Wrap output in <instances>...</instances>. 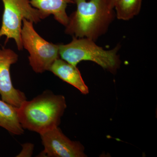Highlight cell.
Returning a JSON list of instances; mask_svg holds the SVG:
<instances>
[{
	"label": "cell",
	"mask_w": 157,
	"mask_h": 157,
	"mask_svg": "<svg viewBox=\"0 0 157 157\" xmlns=\"http://www.w3.org/2000/svg\"><path fill=\"white\" fill-rule=\"evenodd\" d=\"M44 147L39 157H83L86 155L80 143L66 137L58 127L40 134Z\"/></svg>",
	"instance_id": "obj_6"
},
{
	"label": "cell",
	"mask_w": 157,
	"mask_h": 157,
	"mask_svg": "<svg viewBox=\"0 0 157 157\" xmlns=\"http://www.w3.org/2000/svg\"><path fill=\"white\" fill-rule=\"evenodd\" d=\"M76 9L69 16L65 33L76 38L96 41L107 33L116 18L106 0H76Z\"/></svg>",
	"instance_id": "obj_1"
},
{
	"label": "cell",
	"mask_w": 157,
	"mask_h": 157,
	"mask_svg": "<svg viewBox=\"0 0 157 157\" xmlns=\"http://www.w3.org/2000/svg\"><path fill=\"white\" fill-rule=\"evenodd\" d=\"M0 127L13 135L24 133L18 118L17 108L0 100Z\"/></svg>",
	"instance_id": "obj_10"
},
{
	"label": "cell",
	"mask_w": 157,
	"mask_h": 157,
	"mask_svg": "<svg viewBox=\"0 0 157 157\" xmlns=\"http://www.w3.org/2000/svg\"><path fill=\"white\" fill-rule=\"evenodd\" d=\"M4 6L0 38L6 36V43L14 39L18 50L23 49L21 38L22 20L25 18L36 24L42 20L37 9L30 0H2Z\"/></svg>",
	"instance_id": "obj_5"
},
{
	"label": "cell",
	"mask_w": 157,
	"mask_h": 157,
	"mask_svg": "<svg viewBox=\"0 0 157 157\" xmlns=\"http://www.w3.org/2000/svg\"><path fill=\"white\" fill-rule=\"evenodd\" d=\"M76 0H30L31 5L37 9L42 19L51 15L62 25L66 26L69 20L67 8L69 4H75Z\"/></svg>",
	"instance_id": "obj_8"
},
{
	"label": "cell",
	"mask_w": 157,
	"mask_h": 157,
	"mask_svg": "<svg viewBox=\"0 0 157 157\" xmlns=\"http://www.w3.org/2000/svg\"><path fill=\"white\" fill-rule=\"evenodd\" d=\"M66 107L63 96L46 90L31 101H24L17 113L23 128L40 135L58 127Z\"/></svg>",
	"instance_id": "obj_2"
},
{
	"label": "cell",
	"mask_w": 157,
	"mask_h": 157,
	"mask_svg": "<svg viewBox=\"0 0 157 157\" xmlns=\"http://www.w3.org/2000/svg\"><path fill=\"white\" fill-rule=\"evenodd\" d=\"M142 0H117L114 6L116 18L129 21L140 13Z\"/></svg>",
	"instance_id": "obj_11"
},
{
	"label": "cell",
	"mask_w": 157,
	"mask_h": 157,
	"mask_svg": "<svg viewBox=\"0 0 157 157\" xmlns=\"http://www.w3.org/2000/svg\"><path fill=\"white\" fill-rule=\"evenodd\" d=\"M33 23L23 19L21 38L23 48L28 52L29 63L36 73L49 71L51 66L59 58V44L48 42L34 29Z\"/></svg>",
	"instance_id": "obj_4"
},
{
	"label": "cell",
	"mask_w": 157,
	"mask_h": 157,
	"mask_svg": "<svg viewBox=\"0 0 157 157\" xmlns=\"http://www.w3.org/2000/svg\"><path fill=\"white\" fill-rule=\"evenodd\" d=\"M18 59L14 51L0 44V95L2 101L17 108L27 100L25 94L15 88L11 80L10 67Z\"/></svg>",
	"instance_id": "obj_7"
},
{
	"label": "cell",
	"mask_w": 157,
	"mask_h": 157,
	"mask_svg": "<svg viewBox=\"0 0 157 157\" xmlns=\"http://www.w3.org/2000/svg\"><path fill=\"white\" fill-rule=\"evenodd\" d=\"M49 71L63 81L76 87L82 94H88V88L76 66L59 58L52 63Z\"/></svg>",
	"instance_id": "obj_9"
},
{
	"label": "cell",
	"mask_w": 157,
	"mask_h": 157,
	"mask_svg": "<svg viewBox=\"0 0 157 157\" xmlns=\"http://www.w3.org/2000/svg\"><path fill=\"white\" fill-rule=\"evenodd\" d=\"M121 48L120 44H118L112 49L106 50L92 39L73 37L70 43L59 44V55L62 59L74 66L80 62L89 61L113 73L120 67L118 52Z\"/></svg>",
	"instance_id": "obj_3"
},
{
	"label": "cell",
	"mask_w": 157,
	"mask_h": 157,
	"mask_svg": "<svg viewBox=\"0 0 157 157\" xmlns=\"http://www.w3.org/2000/svg\"><path fill=\"white\" fill-rule=\"evenodd\" d=\"M22 150L17 157H31L34 150V144L31 143H26L22 144Z\"/></svg>",
	"instance_id": "obj_12"
},
{
	"label": "cell",
	"mask_w": 157,
	"mask_h": 157,
	"mask_svg": "<svg viewBox=\"0 0 157 157\" xmlns=\"http://www.w3.org/2000/svg\"><path fill=\"white\" fill-rule=\"evenodd\" d=\"M108 7L110 9H114L117 0H106Z\"/></svg>",
	"instance_id": "obj_13"
}]
</instances>
